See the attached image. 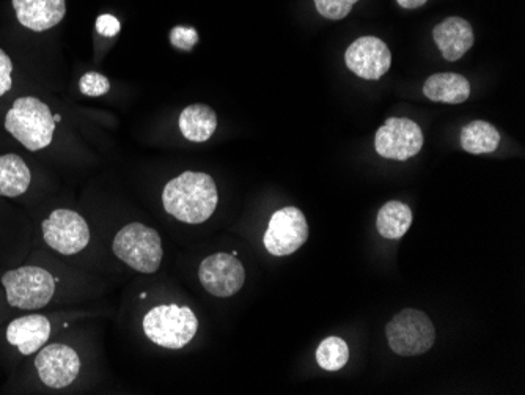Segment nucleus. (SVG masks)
Segmentation results:
<instances>
[{
    "label": "nucleus",
    "instance_id": "obj_1",
    "mask_svg": "<svg viewBox=\"0 0 525 395\" xmlns=\"http://www.w3.org/2000/svg\"><path fill=\"white\" fill-rule=\"evenodd\" d=\"M217 202L216 183L202 172H184L170 180L162 191L164 210L186 224L208 221L216 211Z\"/></svg>",
    "mask_w": 525,
    "mask_h": 395
},
{
    "label": "nucleus",
    "instance_id": "obj_2",
    "mask_svg": "<svg viewBox=\"0 0 525 395\" xmlns=\"http://www.w3.org/2000/svg\"><path fill=\"white\" fill-rule=\"evenodd\" d=\"M5 130L29 152H40L51 145L56 120L48 104L35 96H21L5 115Z\"/></svg>",
    "mask_w": 525,
    "mask_h": 395
},
{
    "label": "nucleus",
    "instance_id": "obj_3",
    "mask_svg": "<svg viewBox=\"0 0 525 395\" xmlns=\"http://www.w3.org/2000/svg\"><path fill=\"white\" fill-rule=\"evenodd\" d=\"M144 333L150 342L167 350H181L194 339L199 320L188 306L162 304L144 317Z\"/></svg>",
    "mask_w": 525,
    "mask_h": 395
},
{
    "label": "nucleus",
    "instance_id": "obj_4",
    "mask_svg": "<svg viewBox=\"0 0 525 395\" xmlns=\"http://www.w3.org/2000/svg\"><path fill=\"white\" fill-rule=\"evenodd\" d=\"M112 251L117 259L142 274L156 273L164 255L159 233L140 222L128 224L115 235Z\"/></svg>",
    "mask_w": 525,
    "mask_h": 395
},
{
    "label": "nucleus",
    "instance_id": "obj_5",
    "mask_svg": "<svg viewBox=\"0 0 525 395\" xmlns=\"http://www.w3.org/2000/svg\"><path fill=\"white\" fill-rule=\"evenodd\" d=\"M8 304L21 311L48 306L56 293V279L40 266H21L2 276Z\"/></svg>",
    "mask_w": 525,
    "mask_h": 395
},
{
    "label": "nucleus",
    "instance_id": "obj_6",
    "mask_svg": "<svg viewBox=\"0 0 525 395\" xmlns=\"http://www.w3.org/2000/svg\"><path fill=\"white\" fill-rule=\"evenodd\" d=\"M386 336L393 353L400 356H419L433 347L436 329L425 312L404 309L390 320Z\"/></svg>",
    "mask_w": 525,
    "mask_h": 395
},
{
    "label": "nucleus",
    "instance_id": "obj_7",
    "mask_svg": "<svg viewBox=\"0 0 525 395\" xmlns=\"http://www.w3.org/2000/svg\"><path fill=\"white\" fill-rule=\"evenodd\" d=\"M49 248L63 255L78 254L89 246V224L79 213L67 208L52 211L41 224Z\"/></svg>",
    "mask_w": 525,
    "mask_h": 395
},
{
    "label": "nucleus",
    "instance_id": "obj_8",
    "mask_svg": "<svg viewBox=\"0 0 525 395\" xmlns=\"http://www.w3.org/2000/svg\"><path fill=\"white\" fill-rule=\"evenodd\" d=\"M309 238V224L296 207H285L271 216L263 243L266 251L276 257L291 255Z\"/></svg>",
    "mask_w": 525,
    "mask_h": 395
},
{
    "label": "nucleus",
    "instance_id": "obj_9",
    "mask_svg": "<svg viewBox=\"0 0 525 395\" xmlns=\"http://www.w3.org/2000/svg\"><path fill=\"white\" fill-rule=\"evenodd\" d=\"M422 147V130L409 119L390 117L376 133L375 148L382 158L406 161L417 155Z\"/></svg>",
    "mask_w": 525,
    "mask_h": 395
},
{
    "label": "nucleus",
    "instance_id": "obj_10",
    "mask_svg": "<svg viewBox=\"0 0 525 395\" xmlns=\"http://www.w3.org/2000/svg\"><path fill=\"white\" fill-rule=\"evenodd\" d=\"M199 279L206 292L217 298H230L243 288L246 271L235 255L217 252L203 260Z\"/></svg>",
    "mask_w": 525,
    "mask_h": 395
},
{
    "label": "nucleus",
    "instance_id": "obj_11",
    "mask_svg": "<svg viewBox=\"0 0 525 395\" xmlns=\"http://www.w3.org/2000/svg\"><path fill=\"white\" fill-rule=\"evenodd\" d=\"M38 377L51 389L68 388L81 372V359L68 345L51 344L41 348L35 358Z\"/></svg>",
    "mask_w": 525,
    "mask_h": 395
},
{
    "label": "nucleus",
    "instance_id": "obj_12",
    "mask_svg": "<svg viewBox=\"0 0 525 395\" xmlns=\"http://www.w3.org/2000/svg\"><path fill=\"white\" fill-rule=\"evenodd\" d=\"M346 67L367 81H376L390 70L392 54L384 41L362 37L349 46L345 54Z\"/></svg>",
    "mask_w": 525,
    "mask_h": 395
},
{
    "label": "nucleus",
    "instance_id": "obj_13",
    "mask_svg": "<svg viewBox=\"0 0 525 395\" xmlns=\"http://www.w3.org/2000/svg\"><path fill=\"white\" fill-rule=\"evenodd\" d=\"M19 24L32 32H46L67 15L65 0H12Z\"/></svg>",
    "mask_w": 525,
    "mask_h": 395
},
{
    "label": "nucleus",
    "instance_id": "obj_14",
    "mask_svg": "<svg viewBox=\"0 0 525 395\" xmlns=\"http://www.w3.org/2000/svg\"><path fill=\"white\" fill-rule=\"evenodd\" d=\"M51 337V323L45 315L32 314L13 320L7 328V340L24 356L35 355Z\"/></svg>",
    "mask_w": 525,
    "mask_h": 395
},
{
    "label": "nucleus",
    "instance_id": "obj_15",
    "mask_svg": "<svg viewBox=\"0 0 525 395\" xmlns=\"http://www.w3.org/2000/svg\"><path fill=\"white\" fill-rule=\"evenodd\" d=\"M433 38L442 57L448 62H456L474 45V30L466 19L452 16L434 27Z\"/></svg>",
    "mask_w": 525,
    "mask_h": 395
},
{
    "label": "nucleus",
    "instance_id": "obj_16",
    "mask_svg": "<svg viewBox=\"0 0 525 395\" xmlns=\"http://www.w3.org/2000/svg\"><path fill=\"white\" fill-rule=\"evenodd\" d=\"M423 93L434 103L461 104L470 96V84L461 74H433L426 79Z\"/></svg>",
    "mask_w": 525,
    "mask_h": 395
},
{
    "label": "nucleus",
    "instance_id": "obj_17",
    "mask_svg": "<svg viewBox=\"0 0 525 395\" xmlns=\"http://www.w3.org/2000/svg\"><path fill=\"white\" fill-rule=\"evenodd\" d=\"M217 128V115L206 104H192L180 115V131L191 142L210 141Z\"/></svg>",
    "mask_w": 525,
    "mask_h": 395
},
{
    "label": "nucleus",
    "instance_id": "obj_18",
    "mask_svg": "<svg viewBox=\"0 0 525 395\" xmlns=\"http://www.w3.org/2000/svg\"><path fill=\"white\" fill-rule=\"evenodd\" d=\"M32 183L29 166L15 153L0 156V196H23Z\"/></svg>",
    "mask_w": 525,
    "mask_h": 395
},
{
    "label": "nucleus",
    "instance_id": "obj_19",
    "mask_svg": "<svg viewBox=\"0 0 525 395\" xmlns=\"http://www.w3.org/2000/svg\"><path fill=\"white\" fill-rule=\"evenodd\" d=\"M500 144L499 131L491 123L475 120L461 131V147L470 155L496 152Z\"/></svg>",
    "mask_w": 525,
    "mask_h": 395
},
{
    "label": "nucleus",
    "instance_id": "obj_20",
    "mask_svg": "<svg viewBox=\"0 0 525 395\" xmlns=\"http://www.w3.org/2000/svg\"><path fill=\"white\" fill-rule=\"evenodd\" d=\"M412 224L411 208L401 202H387L379 210L376 227L381 237L387 240H400Z\"/></svg>",
    "mask_w": 525,
    "mask_h": 395
},
{
    "label": "nucleus",
    "instance_id": "obj_21",
    "mask_svg": "<svg viewBox=\"0 0 525 395\" xmlns=\"http://www.w3.org/2000/svg\"><path fill=\"white\" fill-rule=\"evenodd\" d=\"M349 361V348L340 337H327L316 350V362L327 372L343 369Z\"/></svg>",
    "mask_w": 525,
    "mask_h": 395
},
{
    "label": "nucleus",
    "instance_id": "obj_22",
    "mask_svg": "<svg viewBox=\"0 0 525 395\" xmlns=\"http://www.w3.org/2000/svg\"><path fill=\"white\" fill-rule=\"evenodd\" d=\"M356 2L359 0H315V7L324 18L338 21L349 15Z\"/></svg>",
    "mask_w": 525,
    "mask_h": 395
},
{
    "label": "nucleus",
    "instance_id": "obj_23",
    "mask_svg": "<svg viewBox=\"0 0 525 395\" xmlns=\"http://www.w3.org/2000/svg\"><path fill=\"white\" fill-rule=\"evenodd\" d=\"M79 90H81L82 95L96 98V96L106 95L111 90V82L104 74L89 71L79 81Z\"/></svg>",
    "mask_w": 525,
    "mask_h": 395
},
{
    "label": "nucleus",
    "instance_id": "obj_24",
    "mask_svg": "<svg viewBox=\"0 0 525 395\" xmlns=\"http://www.w3.org/2000/svg\"><path fill=\"white\" fill-rule=\"evenodd\" d=\"M170 43L173 48L189 52L199 43V34L194 27L177 26L170 30Z\"/></svg>",
    "mask_w": 525,
    "mask_h": 395
},
{
    "label": "nucleus",
    "instance_id": "obj_25",
    "mask_svg": "<svg viewBox=\"0 0 525 395\" xmlns=\"http://www.w3.org/2000/svg\"><path fill=\"white\" fill-rule=\"evenodd\" d=\"M13 85V62L4 49H0V98L10 92Z\"/></svg>",
    "mask_w": 525,
    "mask_h": 395
},
{
    "label": "nucleus",
    "instance_id": "obj_26",
    "mask_svg": "<svg viewBox=\"0 0 525 395\" xmlns=\"http://www.w3.org/2000/svg\"><path fill=\"white\" fill-rule=\"evenodd\" d=\"M120 29H122V24L115 16L101 15L96 19V30L103 37L114 38L120 32Z\"/></svg>",
    "mask_w": 525,
    "mask_h": 395
},
{
    "label": "nucleus",
    "instance_id": "obj_27",
    "mask_svg": "<svg viewBox=\"0 0 525 395\" xmlns=\"http://www.w3.org/2000/svg\"><path fill=\"white\" fill-rule=\"evenodd\" d=\"M398 4L408 10H415V8L423 7L428 0H397Z\"/></svg>",
    "mask_w": 525,
    "mask_h": 395
}]
</instances>
